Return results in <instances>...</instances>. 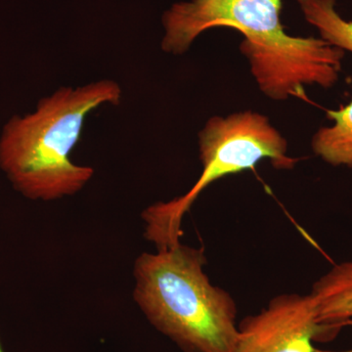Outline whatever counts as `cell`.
I'll use <instances>...</instances> for the list:
<instances>
[{"mask_svg": "<svg viewBox=\"0 0 352 352\" xmlns=\"http://www.w3.org/2000/svg\"><path fill=\"white\" fill-rule=\"evenodd\" d=\"M283 0H190L162 17V50L182 55L201 32L217 27L244 36L240 50L259 89L275 101L305 98V87L330 88L339 80L344 51L321 38L289 36L281 21Z\"/></svg>", "mask_w": 352, "mask_h": 352, "instance_id": "1", "label": "cell"}, {"mask_svg": "<svg viewBox=\"0 0 352 352\" xmlns=\"http://www.w3.org/2000/svg\"><path fill=\"white\" fill-rule=\"evenodd\" d=\"M122 88L112 80L63 87L43 97L32 113L14 115L0 132V170L13 189L32 201L76 195L94 175L72 162L87 116L102 105L117 106Z\"/></svg>", "mask_w": 352, "mask_h": 352, "instance_id": "2", "label": "cell"}, {"mask_svg": "<svg viewBox=\"0 0 352 352\" xmlns=\"http://www.w3.org/2000/svg\"><path fill=\"white\" fill-rule=\"evenodd\" d=\"M203 248L179 244L134 261L133 300L153 327L183 352H234L238 308L210 282Z\"/></svg>", "mask_w": 352, "mask_h": 352, "instance_id": "3", "label": "cell"}, {"mask_svg": "<svg viewBox=\"0 0 352 352\" xmlns=\"http://www.w3.org/2000/svg\"><path fill=\"white\" fill-rule=\"evenodd\" d=\"M203 170L186 194L159 201L142 212L144 236L157 247L179 244L182 220L201 192L227 175H236L268 159L277 170H292L298 159L288 155V143L265 116L245 111L208 120L199 133Z\"/></svg>", "mask_w": 352, "mask_h": 352, "instance_id": "4", "label": "cell"}, {"mask_svg": "<svg viewBox=\"0 0 352 352\" xmlns=\"http://www.w3.org/2000/svg\"><path fill=\"white\" fill-rule=\"evenodd\" d=\"M234 352H315L320 328L312 296L282 294L238 323Z\"/></svg>", "mask_w": 352, "mask_h": 352, "instance_id": "5", "label": "cell"}, {"mask_svg": "<svg viewBox=\"0 0 352 352\" xmlns=\"http://www.w3.org/2000/svg\"><path fill=\"white\" fill-rule=\"evenodd\" d=\"M310 295L320 328L318 342H330L352 325V261L333 265L315 282Z\"/></svg>", "mask_w": 352, "mask_h": 352, "instance_id": "6", "label": "cell"}, {"mask_svg": "<svg viewBox=\"0 0 352 352\" xmlns=\"http://www.w3.org/2000/svg\"><path fill=\"white\" fill-rule=\"evenodd\" d=\"M330 126L321 127L312 138V150L331 166H352V100L339 110L327 111Z\"/></svg>", "mask_w": 352, "mask_h": 352, "instance_id": "7", "label": "cell"}, {"mask_svg": "<svg viewBox=\"0 0 352 352\" xmlns=\"http://www.w3.org/2000/svg\"><path fill=\"white\" fill-rule=\"evenodd\" d=\"M305 20L318 30L331 45L352 52V21L344 19L336 9L337 0H296Z\"/></svg>", "mask_w": 352, "mask_h": 352, "instance_id": "8", "label": "cell"}, {"mask_svg": "<svg viewBox=\"0 0 352 352\" xmlns=\"http://www.w3.org/2000/svg\"><path fill=\"white\" fill-rule=\"evenodd\" d=\"M0 352H3V351H2V349H1V344H0Z\"/></svg>", "mask_w": 352, "mask_h": 352, "instance_id": "9", "label": "cell"}]
</instances>
